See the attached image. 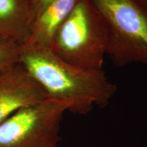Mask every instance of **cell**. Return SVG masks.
Masks as SVG:
<instances>
[{"instance_id":"cell-1","label":"cell","mask_w":147,"mask_h":147,"mask_svg":"<svg viewBox=\"0 0 147 147\" xmlns=\"http://www.w3.org/2000/svg\"><path fill=\"white\" fill-rule=\"evenodd\" d=\"M19 63L45 90L47 98L63 104L72 114L87 115L95 107L106 108L117 91L103 69L76 67L49 48L22 45Z\"/></svg>"},{"instance_id":"cell-2","label":"cell","mask_w":147,"mask_h":147,"mask_svg":"<svg viewBox=\"0 0 147 147\" xmlns=\"http://www.w3.org/2000/svg\"><path fill=\"white\" fill-rule=\"evenodd\" d=\"M107 48V32L102 16L90 0H80L57 30L50 49L67 63L102 70Z\"/></svg>"},{"instance_id":"cell-3","label":"cell","mask_w":147,"mask_h":147,"mask_svg":"<svg viewBox=\"0 0 147 147\" xmlns=\"http://www.w3.org/2000/svg\"><path fill=\"white\" fill-rule=\"evenodd\" d=\"M108 36L107 55L119 67L147 66V9L135 0H90Z\"/></svg>"},{"instance_id":"cell-4","label":"cell","mask_w":147,"mask_h":147,"mask_svg":"<svg viewBox=\"0 0 147 147\" xmlns=\"http://www.w3.org/2000/svg\"><path fill=\"white\" fill-rule=\"evenodd\" d=\"M67 111L49 98L18 110L0 123V147H57Z\"/></svg>"},{"instance_id":"cell-5","label":"cell","mask_w":147,"mask_h":147,"mask_svg":"<svg viewBox=\"0 0 147 147\" xmlns=\"http://www.w3.org/2000/svg\"><path fill=\"white\" fill-rule=\"evenodd\" d=\"M47 98L45 90L20 63L0 74V123L24 107Z\"/></svg>"},{"instance_id":"cell-6","label":"cell","mask_w":147,"mask_h":147,"mask_svg":"<svg viewBox=\"0 0 147 147\" xmlns=\"http://www.w3.org/2000/svg\"><path fill=\"white\" fill-rule=\"evenodd\" d=\"M33 23L29 0H0V38L24 45Z\"/></svg>"},{"instance_id":"cell-7","label":"cell","mask_w":147,"mask_h":147,"mask_svg":"<svg viewBox=\"0 0 147 147\" xmlns=\"http://www.w3.org/2000/svg\"><path fill=\"white\" fill-rule=\"evenodd\" d=\"M80 0H54L34 21L26 45L50 49L53 37Z\"/></svg>"},{"instance_id":"cell-8","label":"cell","mask_w":147,"mask_h":147,"mask_svg":"<svg viewBox=\"0 0 147 147\" xmlns=\"http://www.w3.org/2000/svg\"><path fill=\"white\" fill-rule=\"evenodd\" d=\"M21 45L0 38V74L19 63Z\"/></svg>"},{"instance_id":"cell-9","label":"cell","mask_w":147,"mask_h":147,"mask_svg":"<svg viewBox=\"0 0 147 147\" xmlns=\"http://www.w3.org/2000/svg\"><path fill=\"white\" fill-rule=\"evenodd\" d=\"M53 1L54 0H29L33 21H34Z\"/></svg>"},{"instance_id":"cell-10","label":"cell","mask_w":147,"mask_h":147,"mask_svg":"<svg viewBox=\"0 0 147 147\" xmlns=\"http://www.w3.org/2000/svg\"><path fill=\"white\" fill-rule=\"evenodd\" d=\"M136 1H138V3H140V4H142V5H144V7H146L145 6V3H144V0H136Z\"/></svg>"},{"instance_id":"cell-11","label":"cell","mask_w":147,"mask_h":147,"mask_svg":"<svg viewBox=\"0 0 147 147\" xmlns=\"http://www.w3.org/2000/svg\"><path fill=\"white\" fill-rule=\"evenodd\" d=\"M145 5H146V7L147 8V0H145Z\"/></svg>"}]
</instances>
